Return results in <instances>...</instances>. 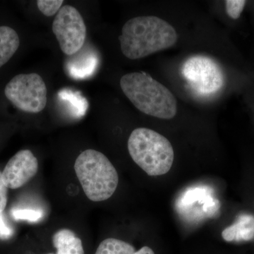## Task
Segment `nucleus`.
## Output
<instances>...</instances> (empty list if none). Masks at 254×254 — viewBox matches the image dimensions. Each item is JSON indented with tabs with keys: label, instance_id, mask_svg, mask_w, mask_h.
<instances>
[{
	"label": "nucleus",
	"instance_id": "2",
	"mask_svg": "<svg viewBox=\"0 0 254 254\" xmlns=\"http://www.w3.org/2000/svg\"><path fill=\"white\" fill-rule=\"evenodd\" d=\"M123 93L132 104L145 115L171 120L177 115V100L173 93L150 75L131 72L120 80Z\"/></svg>",
	"mask_w": 254,
	"mask_h": 254
},
{
	"label": "nucleus",
	"instance_id": "16",
	"mask_svg": "<svg viewBox=\"0 0 254 254\" xmlns=\"http://www.w3.org/2000/svg\"><path fill=\"white\" fill-rule=\"evenodd\" d=\"M246 3L245 0H227L225 1L227 14L230 18L237 19L245 9Z\"/></svg>",
	"mask_w": 254,
	"mask_h": 254
},
{
	"label": "nucleus",
	"instance_id": "17",
	"mask_svg": "<svg viewBox=\"0 0 254 254\" xmlns=\"http://www.w3.org/2000/svg\"><path fill=\"white\" fill-rule=\"evenodd\" d=\"M8 188L4 185L1 176V172H0V213L4 211L7 203Z\"/></svg>",
	"mask_w": 254,
	"mask_h": 254
},
{
	"label": "nucleus",
	"instance_id": "12",
	"mask_svg": "<svg viewBox=\"0 0 254 254\" xmlns=\"http://www.w3.org/2000/svg\"><path fill=\"white\" fill-rule=\"evenodd\" d=\"M133 246L124 241L115 238H108L100 244L95 254H133Z\"/></svg>",
	"mask_w": 254,
	"mask_h": 254
},
{
	"label": "nucleus",
	"instance_id": "9",
	"mask_svg": "<svg viewBox=\"0 0 254 254\" xmlns=\"http://www.w3.org/2000/svg\"><path fill=\"white\" fill-rule=\"evenodd\" d=\"M223 240L228 242H248L254 238V217L241 214L237 221L222 232Z\"/></svg>",
	"mask_w": 254,
	"mask_h": 254
},
{
	"label": "nucleus",
	"instance_id": "14",
	"mask_svg": "<svg viewBox=\"0 0 254 254\" xmlns=\"http://www.w3.org/2000/svg\"><path fill=\"white\" fill-rule=\"evenodd\" d=\"M63 3V0H38L37 1L38 9L46 16H53L58 14Z\"/></svg>",
	"mask_w": 254,
	"mask_h": 254
},
{
	"label": "nucleus",
	"instance_id": "13",
	"mask_svg": "<svg viewBox=\"0 0 254 254\" xmlns=\"http://www.w3.org/2000/svg\"><path fill=\"white\" fill-rule=\"evenodd\" d=\"M63 100H68L76 110V115H83L88 109V103L85 98H82L77 93H73L69 90H63L59 93Z\"/></svg>",
	"mask_w": 254,
	"mask_h": 254
},
{
	"label": "nucleus",
	"instance_id": "6",
	"mask_svg": "<svg viewBox=\"0 0 254 254\" xmlns=\"http://www.w3.org/2000/svg\"><path fill=\"white\" fill-rule=\"evenodd\" d=\"M53 31L64 54L77 53L86 41L84 20L76 8L64 5L58 11L53 23Z\"/></svg>",
	"mask_w": 254,
	"mask_h": 254
},
{
	"label": "nucleus",
	"instance_id": "18",
	"mask_svg": "<svg viewBox=\"0 0 254 254\" xmlns=\"http://www.w3.org/2000/svg\"><path fill=\"white\" fill-rule=\"evenodd\" d=\"M13 230L10 228L6 222L2 213H0V239L1 240H8L12 236Z\"/></svg>",
	"mask_w": 254,
	"mask_h": 254
},
{
	"label": "nucleus",
	"instance_id": "3",
	"mask_svg": "<svg viewBox=\"0 0 254 254\" xmlns=\"http://www.w3.org/2000/svg\"><path fill=\"white\" fill-rule=\"evenodd\" d=\"M74 170L85 194L92 201L109 199L118 188L116 169L109 159L98 150L82 152L75 161Z\"/></svg>",
	"mask_w": 254,
	"mask_h": 254
},
{
	"label": "nucleus",
	"instance_id": "5",
	"mask_svg": "<svg viewBox=\"0 0 254 254\" xmlns=\"http://www.w3.org/2000/svg\"><path fill=\"white\" fill-rule=\"evenodd\" d=\"M47 87L43 78L36 73L18 74L6 84L4 94L21 111L39 113L47 104Z\"/></svg>",
	"mask_w": 254,
	"mask_h": 254
},
{
	"label": "nucleus",
	"instance_id": "4",
	"mask_svg": "<svg viewBox=\"0 0 254 254\" xmlns=\"http://www.w3.org/2000/svg\"><path fill=\"white\" fill-rule=\"evenodd\" d=\"M128 150L134 163L149 176H160L170 171L175 153L163 135L147 128L133 130L128 140Z\"/></svg>",
	"mask_w": 254,
	"mask_h": 254
},
{
	"label": "nucleus",
	"instance_id": "15",
	"mask_svg": "<svg viewBox=\"0 0 254 254\" xmlns=\"http://www.w3.org/2000/svg\"><path fill=\"white\" fill-rule=\"evenodd\" d=\"M12 215L16 220H28L30 222H38L43 217L40 210L33 209H20L13 210Z\"/></svg>",
	"mask_w": 254,
	"mask_h": 254
},
{
	"label": "nucleus",
	"instance_id": "7",
	"mask_svg": "<svg viewBox=\"0 0 254 254\" xmlns=\"http://www.w3.org/2000/svg\"><path fill=\"white\" fill-rule=\"evenodd\" d=\"M182 71L190 86L200 94L215 93L224 84L221 68L208 57H192L184 64Z\"/></svg>",
	"mask_w": 254,
	"mask_h": 254
},
{
	"label": "nucleus",
	"instance_id": "1",
	"mask_svg": "<svg viewBox=\"0 0 254 254\" xmlns=\"http://www.w3.org/2000/svg\"><path fill=\"white\" fill-rule=\"evenodd\" d=\"M123 55L138 60L168 49L177 41L173 26L154 16H138L127 21L119 38Z\"/></svg>",
	"mask_w": 254,
	"mask_h": 254
},
{
	"label": "nucleus",
	"instance_id": "8",
	"mask_svg": "<svg viewBox=\"0 0 254 254\" xmlns=\"http://www.w3.org/2000/svg\"><path fill=\"white\" fill-rule=\"evenodd\" d=\"M38 171V159L31 150H21L10 159L1 176L8 189L16 190L28 183Z\"/></svg>",
	"mask_w": 254,
	"mask_h": 254
},
{
	"label": "nucleus",
	"instance_id": "19",
	"mask_svg": "<svg viewBox=\"0 0 254 254\" xmlns=\"http://www.w3.org/2000/svg\"><path fill=\"white\" fill-rule=\"evenodd\" d=\"M133 254H155L154 252L148 247H142L141 250L137 251Z\"/></svg>",
	"mask_w": 254,
	"mask_h": 254
},
{
	"label": "nucleus",
	"instance_id": "11",
	"mask_svg": "<svg viewBox=\"0 0 254 254\" xmlns=\"http://www.w3.org/2000/svg\"><path fill=\"white\" fill-rule=\"evenodd\" d=\"M19 45V37L15 30L9 26H0V68L12 58Z\"/></svg>",
	"mask_w": 254,
	"mask_h": 254
},
{
	"label": "nucleus",
	"instance_id": "10",
	"mask_svg": "<svg viewBox=\"0 0 254 254\" xmlns=\"http://www.w3.org/2000/svg\"><path fill=\"white\" fill-rule=\"evenodd\" d=\"M53 242L57 250L56 254H85L81 239L68 229L57 232L53 235Z\"/></svg>",
	"mask_w": 254,
	"mask_h": 254
}]
</instances>
